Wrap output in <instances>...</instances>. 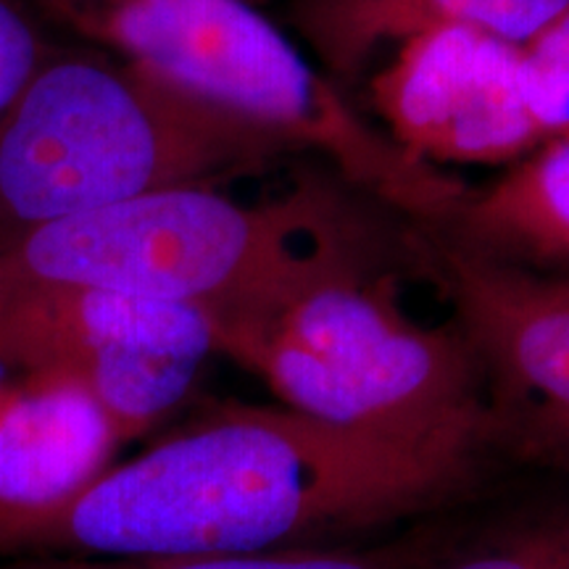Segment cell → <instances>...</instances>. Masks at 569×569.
Returning a JSON list of instances; mask_svg holds the SVG:
<instances>
[{"label": "cell", "mask_w": 569, "mask_h": 569, "mask_svg": "<svg viewBox=\"0 0 569 569\" xmlns=\"http://www.w3.org/2000/svg\"><path fill=\"white\" fill-rule=\"evenodd\" d=\"M51 56L24 0H0V113Z\"/></svg>", "instance_id": "cell-15"}, {"label": "cell", "mask_w": 569, "mask_h": 569, "mask_svg": "<svg viewBox=\"0 0 569 569\" xmlns=\"http://www.w3.org/2000/svg\"><path fill=\"white\" fill-rule=\"evenodd\" d=\"M459 528L448 522L388 538L369 549L330 546L246 557H174V559H84V557H19L0 559V569H427Z\"/></svg>", "instance_id": "cell-12"}, {"label": "cell", "mask_w": 569, "mask_h": 569, "mask_svg": "<svg viewBox=\"0 0 569 569\" xmlns=\"http://www.w3.org/2000/svg\"><path fill=\"white\" fill-rule=\"evenodd\" d=\"M6 375H9V367H6L3 361H0V411H3L6 403H9L13 388H17V386H9V380H6Z\"/></svg>", "instance_id": "cell-16"}, {"label": "cell", "mask_w": 569, "mask_h": 569, "mask_svg": "<svg viewBox=\"0 0 569 569\" xmlns=\"http://www.w3.org/2000/svg\"><path fill=\"white\" fill-rule=\"evenodd\" d=\"M388 138L432 167L517 163L543 146L522 84V46L443 27L409 40L375 74Z\"/></svg>", "instance_id": "cell-8"}, {"label": "cell", "mask_w": 569, "mask_h": 569, "mask_svg": "<svg viewBox=\"0 0 569 569\" xmlns=\"http://www.w3.org/2000/svg\"><path fill=\"white\" fill-rule=\"evenodd\" d=\"M119 446L117 427L80 382L30 375L0 411V509L67 503L101 478Z\"/></svg>", "instance_id": "cell-9"}, {"label": "cell", "mask_w": 569, "mask_h": 569, "mask_svg": "<svg viewBox=\"0 0 569 569\" xmlns=\"http://www.w3.org/2000/svg\"><path fill=\"white\" fill-rule=\"evenodd\" d=\"M211 353V319L190 306L69 284H0V361L27 377L80 382L122 443L180 407Z\"/></svg>", "instance_id": "cell-6"}, {"label": "cell", "mask_w": 569, "mask_h": 569, "mask_svg": "<svg viewBox=\"0 0 569 569\" xmlns=\"http://www.w3.org/2000/svg\"><path fill=\"white\" fill-rule=\"evenodd\" d=\"M436 246L457 330L480 367L496 443L569 478V277Z\"/></svg>", "instance_id": "cell-7"}, {"label": "cell", "mask_w": 569, "mask_h": 569, "mask_svg": "<svg viewBox=\"0 0 569 569\" xmlns=\"http://www.w3.org/2000/svg\"><path fill=\"white\" fill-rule=\"evenodd\" d=\"M432 232L482 259L569 277V138L511 163L488 188H467Z\"/></svg>", "instance_id": "cell-11"}, {"label": "cell", "mask_w": 569, "mask_h": 569, "mask_svg": "<svg viewBox=\"0 0 569 569\" xmlns=\"http://www.w3.org/2000/svg\"><path fill=\"white\" fill-rule=\"evenodd\" d=\"M567 11L569 0H290L288 21L340 88L419 34L469 27L528 46Z\"/></svg>", "instance_id": "cell-10"}, {"label": "cell", "mask_w": 569, "mask_h": 569, "mask_svg": "<svg viewBox=\"0 0 569 569\" xmlns=\"http://www.w3.org/2000/svg\"><path fill=\"white\" fill-rule=\"evenodd\" d=\"M522 84L543 146L569 138V11L522 46Z\"/></svg>", "instance_id": "cell-14"}, {"label": "cell", "mask_w": 569, "mask_h": 569, "mask_svg": "<svg viewBox=\"0 0 569 569\" xmlns=\"http://www.w3.org/2000/svg\"><path fill=\"white\" fill-rule=\"evenodd\" d=\"M288 151L130 61L51 51L0 113V240Z\"/></svg>", "instance_id": "cell-3"}, {"label": "cell", "mask_w": 569, "mask_h": 569, "mask_svg": "<svg viewBox=\"0 0 569 569\" xmlns=\"http://www.w3.org/2000/svg\"><path fill=\"white\" fill-rule=\"evenodd\" d=\"M217 351L280 407L348 430L482 448L496 440L486 386L459 330H430L361 253L332 261L217 332Z\"/></svg>", "instance_id": "cell-4"}, {"label": "cell", "mask_w": 569, "mask_h": 569, "mask_svg": "<svg viewBox=\"0 0 569 569\" xmlns=\"http://www.w3.org/2000/svg\"><path fill=\"white\" fill-rule=\"evenodd\" d=\"M482 448L227 403L53 509H0V559H174L330 549L469 488Z\"/></svg>", "instance_id": "cell-1"}, {"label": "cell", "mask_w": 569, "mask_h": 569, "mask_svg": "<svg viewBox=\"0 0 569 569\" xmlns=\"http://www.w3.org/2000/svg\"><path fill=\"white\" fill-rule=\"evenodd\" d=\"M127 61L198 101L322 153L353 184L436 230L467 184L380 132L248 0H67Z\"/></svg>", "instance_id": "cell-5"}, {"label": "cell", "mask_w": 569, "mask_h": 569, "mask_svg": "<svg viewBox=\"0 0 569 569\" xmlns=\"http://www.w3.org/2000/svg\"><path fill=\"white\" fill-rule=\"evenodd\" d=\"M427 569H569V496L528 503L472 536L459 530Z\"/></svg>", "instance_id": "cell-13"}, {"label": "cell", "mask_w": 569, "mask_h": 569, "mask_svg": "<svg viewBox=\"0 0 569 569\" xmlns=\"http://www.w3.org/2000/svg\"><path fill=\"white\" fill-rule=\"evenodd\" d=\"M353 253L356 227L325 190L246 206L209 184H180L0 240V284L190 306L219 332Z\"/></svg>", "instance_id": "cell-2"}]
</instances>
